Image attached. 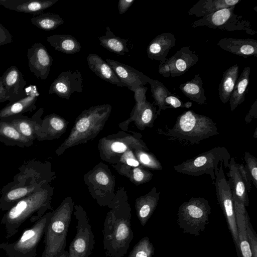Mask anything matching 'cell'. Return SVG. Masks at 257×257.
Segmentation results:
<instances>
[{
	"label": "cell",
	"mask_w": 257,
	"mask_h": 257,
	"mask_svg": "<svg viewBox=\"0 0 257 257\" xmlns=\"http://www.w3.org/2000/svg\"><path fill=\"white\" fill-rule=\"evenodd\" d=\"M31 22L37 28L45 31L54 30L64 23L59 15L51 13H42L32 18Z\"/></svg>",
	"instance_id": "8d00e7d4"
},
{
	"label": "cell",
	"mask_w": 257,
	"mask_h": 257,
	"mask_svg": "<svg viewBox=\"0 0 257 257\" xmlns=\"http://www.w3.org/2000/svg\"><path fill=\"white\" fill-rule=\"evenodd\" d=\"M0 142L7 146L20 148L30 147L33 144V141L24 137L14 125L3 119H0Z\"/></svg>",
	"instance_id": "f546056e"
},
{
	"label": "cell",
	"mask_w": 257,
	"mask_h": 257,
	"mask_svg": "<svg viewBox=\"0 0 257 257\" xmlns=\"http://www.w3.org/2000/svg\"><path fill=\"white\" fill-rule=\"evenodd\" d=\"M239 67L236 64L227 68L223 73L218 87V94L221 101L226 103L230 99L237 79Z\"/></svg>",
	"instance_id": "1f68e13d"
},
{
	"label": "cell",
	"mask_w": 257,
	"mask_h": 257,
	"mask_svg": "<svg viewBox=\"0 0 257 257\" xmlns=\"http://www.w3.org/2000/svg\"><path fill=\"white\" fill-rule=\"evenodd\" d=\"M19 170L13 181L1 191L0 207L3 209H10L22 198L46 188L55 178L50 163L34 159L24 162Z\"/></svg>",
	"instance_id": "6da1fadb"
},
{
	"label": "cell",
	"mask_w": 257,
	"mask_h": 257,
	"mask_svg": "<svg viewBox=\"0 0 257 257\" xmlns=\"http://www.w3.org/2000/svg\"><path fill=\"white\" fill-rule=\"evenodd\" d=\"M210 214L211 207L207 199L203 197H191L179 206L177 221L183 233L197 236L205 230Z\"/></svg>",
	"instance_id": "52a82bcc"
},
{
	"label": "cell",
	"mask_w": 257,
	"mask_h": 257,
	"mask_svg": "<svg viewBox=\"0 0 257 257\" xmlns=\"http://www.w3.org/2000/svg\"><path fill=\"white\" fill-rule=\"evenodd\" d=\"M250 73V68L245 67L238 76L229 100L231 111H233L245 100V95L247 91L249 84Z\"/></svg>",
	"instance_id": "e575fe53"
},
{
	"label": "cell",
	"mask_w": 257,
	"mask_h": 257,
	"mask_svg": "<svg viewBox=\"0 0 257 257\" xmlns=\"http://www.w3.org/2000/svg\"><path fill=\"white\" fill-rule=\"evenodd\" d=\"M184 104H185V106L186 108H189L192 105V103L190 101H187L186 103H185Z\"/></svg>",
	"instance_id": "f5cc1de1"
},
{
	"label": "cell",
	"mask_w": 257,
	"mask_h": 257,
	"mask_svg": "<svg viewBox=\"0 0 257 257\" xmlns=\"http://www.w3.org/2000/svg\"><path fill=\"white\" fill-rule=\"evenodd\" d=\"M216 44L223 50L243 58L257 57V40L253 39L224 38Z\"/></svg>",
	"instance_id": "7402d4cb"
},
{
	"label": "cell",
	"mask_w": 257,
	"mask_h": 257,
	"mask_svg": "<svg viewBox=\"0 0 257 257\" xmlns=\"http://www.w3.org/2000/svg\"><path fill=\"white\" fill-rule=\"evenodd\" d=\"M135 151L138 160L143 167L156 171L162 170L161 163L154 154L143 150Z\"/></svg>",
	"instance_id": "ab89813d"
},
{
	"label": "cell",
	"mask_w": 257,
	"mask_h": 257,
	"mask_svg": "<svg viewBox=\"0 0 257 257\" xmlns=\"http://www.w3.org/2000/svg\"><path fill=\"white\" fill-rule=\"evenodd\" d=\"M29 68L36 77L45 80L50 72L53 58L41 43L33 44L27 50Z\"/></svg>",
	"instance_id": "9a60e30c"
},
{
	"label": "cell",
	"mask_w": 257,
	"mask_h": 257,
	"mask_svg": "<svg viewBox=\"0 0 257 257\" xmlns=\"http://www.w3.org/2000/svg\"><path fill=\"white\" fill-rule=\"evenodd\" d=\"M25 95L20 99L9 102L0 110V119L17 114L32 112L37 108L36 103L39 96L37 86L30 85L25 88Z\"/></svg>",
	"instance_id": "e0dca14e"
},
{
	"label": "cell",
	"mask_w": 257,
	"mask_h": 257,
	"mask_svg": "<svg viewBox=\"0 0 257 257\" xmlns=\"http://www.w3.org/2000/svg\"><path fill=\"white\" fill-rule=\"evenodd\" d=\"M105 61L113 69L124 86L131 91H134L138 87L144 86L148 83L150 77L135 68L110 59H106Z\"/></svg>",
	"instance_id": "2e32d148"
},
{
	"label": "cell",
	"mask_w": 257,
	"mask_h": 257,
	"mask_svg": "<svg viewBox=\"0 0 257 257\" xmlns=\"http://www.w3.org/2000/svg\"><path fill=\"white\" fill-rule=\"evenodd\" d=\"M236 164L234 158L230 159L228 166L229 171L227 173L229 178L227 182L232 192L233 201L247 207L249 205L247 191Z\"/></svg>",
	"instance_id": "603a6c76"
},
{
	"label": "cell",
	"mask_w": 257,
	"mask_h": 257,
	"mask_svg": "<svg viewBox=\"0 0 257 257\" xmlns=\"http://www.w3.org/2000/svg\"><path fill=\"white\" fill-rule=\"evenodd\" d=\"M148 83L150 84L152 97L156 105L159 107L157 114L159 115L162 110L170 108L165 103V99L171 92L164 85L157 80L149 78Z\"/></svg>",
	"instance_id": "74e56055"
},
{
	"label": "cell",
	"mask_w": 257,
	"mask_h": 257,
	"mask_svg": "<svg viewBox=\"0 0 257 257\" xmlns=\"http://www.w3.org/2000/svg\"><path fill=\"white\" fill-rule=\"evenodd\" d=\"M111 108L110 104H104L83 110L77 117L68 137L56 150V154L60 155L68 148L95 137L102 130Z\"/></svg>",
	"instance_id": "277c9868"
},
{
	"label": "cell",
	"mask_w": 257,
	"mask_h": 257,
	"mask_svg": "<svg viewBox=\"0 0 257 257\" xmlns=\"http://www.w3.org/2000/svg\"><path fill=\"white\" fill-rule=\"evenodd\" d=\"M198 60L196 52L191 50L189 46L182 47L166 60L170 68V76L173 78L183 75Z\"/></svg>",
	"instance_id": "ffe728a7"
},
{
	"label": "cell",
	"mask_w": 257,
	"mask_h": 257,
	"mask_svg": "<svg viewBox=\"0 0 257 257\" xmlns=\"http://www.w3.org/2000/svg\"><path fill=\"white\" fill-rule=\"evenodd\" d=\"M58 0H0V5L18 12L39 15Z\"/></svg>",
	"instance_id": "d4e9b609"
},
{
	"label": "cell",
	"mask_w": 257,
	"mask_h": 257,
	"mask_svg": "<svg viewBox=\"0 0 257 257\" xmlns=\"http://www.w3.org/2000/svg\"><path fill=\"white\" fill-rule=\"evenodd\" d=\"M47 41L55 50L67 54L78 53L81 49L80 43L70 35H53L48 37Z\"/></svg>",
	"instance_id": "836d02e7"
},
{
	"label": "cell",
	"mask_w": 257,
	"mask_h": 257,
	"mask_svg": "<svg viewBox=\"0 0 257 257\" xmlns=\"http://www.w3.org/2000/svg\"><path fill=\"white\" fill-rule=\"evenodd\" d=\"M147 87L141 86L138 87L134 92L135 93L134 98L136 103L143 102L146 100V93Z\"/></svg>",
	"instance_id": "c3c4849f"
},
{
	"label": "cell",
	"mask_w": 257,
	"mask_h": 257,
	"mask_svg": "<svg viewBox=\"0 0 257 257\" xmlns=\"http://www.w3.org/2000/svg\"><path fill=\"white\" fill-rule=\"evenodd\" d=\"M236 165L246 186V190L247 192H249L250 190L251 184L250 174L246 166H244L243 164L237 163Z\"/></svg>",
	"instance_id": "bcb514c9"
},
{
	"label": "cell",
	"mask_w": 257,
	"mask_h": 257,
	"mask_svg": "<svg viewBox=\"0 0 257 257\" xmlns=\"http://www.w3.org/2000/svg\"><path fill=\"white\" fill-rule=\"evenodd\" d=\"M157 112L154 103H151L147 101L136 103L131 117L126 122L134 120L137 127L141 130L146 127H152L158 116Z\"/></svg>",
	"instance_id": "484cf974"
},
{
	"label": "cell",
	"mask_w": 257,
	"mask_h": 257,
	"mask_svg": "<svg viewBox=\"0 0 257 257\" xmlns=\"http://www.w3.org/2000/svg\"><path fill=\"white\" fill-rule=\"evenodd\" d=\"M12 42V35L8 30L0 23V46Z\"/></svg>",
	"instance_id": "7dc6e473"
},
{
	"label": "cell",
	"mask_w": 257,
	"mask_h": 257,
	"mask_svg": "<svg viewBox=\"0 0 257 257\" xmlns=\"http://www.w3.org/2000/svg\"><path fill=\"white\" fill-rule=\"evenodd\" d=\"M165 104L171 108L185 107V104L180 98L171 92L165 99Z\"/></svg>",
	"instance_id": "f6af8a7d"
},
{
	"label": "cell",
	"mask_w": 257,
	"mask_h": 257,
	"mask_svg": "<svg viewBox=\"0 0 257 257\" xmlns=\"http://www.w3.org/2000/svg\"><path fill=\"white\" fill-rule=\"evenodd\" d=\"M253 137L255 139H257V128H255Z\"/></svg>",
	"instance_id": "db71d44e"
},
{
	"label": "cell",
	"mask_w": 257,
	"mask_h": 257,
	"mask_svg": "<svg viewBox=\"0 0 257 257\" xmlns=\"http://www.w3.org/2000/svg\"><path fill=\"white\" fill-rule=\"evenodd\" d=\"M181 92L190 100L199 104L205 105L207 99L205 90L203 87V81L199 74H196L189 81L179 85Z\"/></svg>",
	"instance_id": "d6a6232c"
},
{
	"label": "cell",
	"mask_w": 257,
	"mask_h": 257,
	"mask_svg": "<svg viewBox=\"0 0 257 257\" xmlns=\"http://www.w3.org/2000/svg\"><path fill=\"white\" fill-rule=\"evenodd\" d=\"M120 161L125 163L128 166L131 167H139L140 163L135 157V155L131 149L125 152L120 159Z\"/></svg>",
	"instance_id": "ee69618b"
},
{
	"label": "cell",
	"mask_w": 257,
	"mask_h": 257,
	"mask_svg": "<svg viewBox=\"0 0 257 257\" xmlns=\"http://www.w3.org/2000/svg\"><path fill=\"white\" fill-rule=\"evenodd\" d=\"M53 188L50 185L27 196L16 203L8 211L5 220L11 224H19L35 213L40 217L51 206Z\"/></svg>",
	"instance_id": "ba28073f"
},
{
	"label": "cell",
	"mask_w": 257,
	"mask_h": 257,
	"mask_svg": "<svg viewBox=\"0 0 257 257\" xmlns=\"http://www.w3.org/2000/svg\"><path fill=\"white\" fill-rule=\"evenodd\" d=\"M176 39L171 33H163L157 36L149 44L147 54L149 59L164 63L168 59L167 55L175 45Z\"/></svg>",
	"instance_id": "44dd1931"
},
{
	"label": "cell",
	"mask_w": 257,
	"mask_h": 257,
	"mask_svg": "<svg viewBox=\"0 0 257 257\" xmlns=\"http://www.w3.org/2000/svg\"><path fill=\"white\" fill-rule=\"evenodd\" d=\"M244 159L246 163V167L247 169L251 181L255 188H257V159L251 155L249 152L244 153Z\"/></svg>",
	"instance_id": "7bdbcfd3"
},
{
	"label": "cell",
	"mask_w": 257,
	"mask_h": 257,
	"mask_svg": "<svg viewBox=\"0 0 257 257\" xmlns=\"http://www.w3.org/2000/svg\"><path fill=\"white\" fill-rule=\"evenodd\" d=\"M245 227L252 257H257V235L251 225L247 213L245 215Z\"/></svg>",
	"instance_id": "60d3db41"
},
{
	"label": "cell",
	"mask_w": 257,
	"mask_h": 257,
	"mask_svg": "<svg viewBox=\"0 0 257 257\" xmlns=\"http://www.w3.org/2000/svg\"><path fill=\"white\" fill-rule=\"evenodd\" d=\"M67 123L63 117L55 113L46 115L42 119L36 140L42 141L59 138L65 132Z\"/></svg>",
	"instance_id": "cb8c5ba5"
},
{
	"label": "cell",
	"mask_w": 257,
	"mask_h": 257,
	"mask_svg": "<svg viewBox=\"0 0 257 257\" xmlns=\"http://www.w3.org/2000/svg\"><path fill=\"white\" fill-rule=\"evenodd\" d=\"M215 176L214 184L217 199L226 219L228 228L235 246L237 254L238 257H240L238 230L232 195L229 185L224 175L222 162L220 163L218 171L216 173Z\"/></svg>",
	"instance_id": "8fae6325"
},
{
	"label": "cell",
	"mask_w": 257,
	"mask_h": 257,
	"mask_svg": "<svg viewBox=\"0 0 257 257\" xmlns=\"http://www.w3.org/2000/svg\"><path fill=\"white\" fill-rule=\"evenodd\" d=\"M43 112V108H40L31 117L23 114H17L1 119L12 123L24 137L34 142L37 139V133L42 121L41 116Z\"/></svg>",
	"instance_id": "ac0fdd59"
},
{
	"label": "cell",
	"mask_w": 257,
	"mask_h": 257,
	"mask_svg": "<svg viewBox=\"0 0 257 257\" xmlns=\"http://www.w3.org/2000/svg\"><path fill=\"white\" fill-rule=\"evenodd\" d=\"M83 89V79L79 70L62 71L51 84L48 93L68 100L72 93H82Z\"/></svg>",
	"instance_id": "4fadbf2b"
},
{
	"label": "cell",
	"mask_w": 257,
	"mask_h": 257,
	"mask_svg": "<svg viewBox=\"0 0 257 257\" xmlns=\"http://www.w3.org/2000/svg\"><path fill=\"white\" fill-rule=\"evenodd\" d=\"M134 2L135 0H119L118 3L119 14L121 15L125 13Z\"/></svg>",
	"instance_id": "681fc988"
},
{
	"label": "cell",
	"mask_w": 257,
	"mask_h": 257,
	"mask_svg": "<svg viewBox=\"0 0 257 257\" xmlns=\"http://www.w3.org/2000/svg\"><path fill=\"white\" fill-rule=\"evenodd\" d=\"M154 252L153 244L145 236L136 244L127 257H153Z\"/></svg>",
	"instance_id": "f35d334b"
},
{
	"label": "cell",
	"mask_w": 257,
	"mask_h": 257,
	"mask_svg": "<svg viewBox=\"0 0 257 257\" xmlns=\"http://www.w3.org/2000/svg\"><path fill=\"white\" fill-rule=\"evenodd\" d=\"M74 208L77 219L76 233L69 245L68 257H90L95 245L91 225L81 206L74 205Z\"/></svg>",
	"instance_id": "30bf717a"
},
{
	"label": "cell",
	"mask_w": 257,
	"mask_h": 257,
	"mask_svg": "<svg viewBox=\"0 0 257 257\" xmlns=\"http://www.w3.org/2000/svg\"><path fill=\"white\" fill-rule=\"evenodd\" d=\"M240 0H199L188 11L189 16L203 17L219 10L236 6Z\"/></svg>",
	"instance_id": "4dcf8cb0"
},
{
	"label": "cell",
	"mask_w": 257,
	"mask_h": 257,
	"mask_svg": "<svg viewBox=\"0 0 257 257\" xmlns=\"http://www.w3.org/2000/svg\"><path fill=\"white\" fill-rule=\"evenodd\" d=\"M74 203L65 198L53 212L45 230V247L42 257H68L65 250L67 235Z\"/></svg>",
	"instance_id": "3957f363"
},
{
	"label": "cell",
	"mask_w": 257,
	"mask_h": 257,
	"mask_svg": "<svg viewBox=\"0 0 257 257\" xmlns=\"http://www.w3.org/2000/svg\"><path fill=\"white\" fill-rule=\"evenodd\" d=\"M158 72L165 77H169L171 76L170 68L167 61L163 63L160 64Z\"/></svg>",
	"instance_id": "816d5d0a"
},
{
	"label": "cell",
	"mask_w": 257,
	"mask_h": 257,
	"mask_svg": "<svg viewBox=\"0 0 257 257\" xmlns=\"http://www.w3.org/2000/svg\"><path fill=\"white\" fill-rule=\"evenodd\" d=\"M257 118V100L254 102V103L251 105L250 109H249L248 113L245 117V121L246 123H248L251 122V121L253 118Z\"/></svg>",
	"instance_id": "f907efd6"
},
{
	"label": "cell",
	"mask_w": 257,
	"mask_h": 257,
	"mask_svg": "<svg viewBox=\"0 0 257 257\" xmlns=\"http://www.w3.org/2000/svg\"><path fill=\"white\" fill-rule=\"evenodd\" d=\"M219 134L216 123L212 119L192 110L180 114L173 127L163 133L173 139L188 142L191 144H199L201 141Z\"/></svg>",
	"instance_id": "5b68a950"
},
{
	"label": "cell",
	"mask_w": 257,
	"mask_h": 257,
	"mask_svg": "<svg viewBox=\"0 0 257 257\" xmlns=\"http://www.w3.org/2000/svg\"><path fill=\"white\" fill-rule=\"evenodd\" d=\"M236 6L219 10L193 22L191 26L195 28L201 26L211 29L227 30L229 32L244 31L253 35L256 31L252 29L250 23L242 16L234 12Z\"/></svg>",
	"instance_id": "9c48e42d"
},
{
	"label": "cell",
	"mask_w": 257,
	"mask_h": 257,
	"mask_svg": "<svg viewBox=\"0 0 257 257\" xmlns=\"http://www.w3.org/2000/svg\"><path fill=\"white\" fill-rule=\"evenodd\" d=\"M238 235L240 257H252L247 238L245 227V215L247 213L245 206L233 201Z\"/></svg>",
	"instance_id": "83f0119b"
},
{
	"label": "cell",
	"mask_w": 257,
	"mask_h": 257,
	"mask_svg": "<svg viewBox=\"0 0 257 257\" xmlns=\"http://www.w3.org/2000/svg\"><path fill=\"white\" fill-rule=\"evenodd\" d=\"M103 223V246L108 257H123L134 238L131 208L126 198L114 196Z\"/></svg>",
	"instance_id": "7a4b0ae2"
},
{
	"label": "cell",
	"mask_w": 257,
	"mask_h": 257,
	"mask_svg": "<svg viewBox=\"0 0 257 257\" xmlns=\"http://www.w3.org/2000/svg\"><path fill=\"white\" fill-rule=\"evenodd\" d=\"M51 214L52 212L47 213L32 227L24 232L15 245V250L26 252L35 247L45 231Z\"/></svg>",
	"instance_id": "d6986e66"
},
{
	"label": "cell",
	"mask_w": 257,
	"mask_h": 257,
	"mask_svg": "<svg viewBox=\"0 0 257 257\" xmlns=\"http://www.w3.org/2000/svg\"><path fill=\"white\" fill-rule=\"evenodd\" d=\"M100 45L109 51L117 55H123L128 52L127 47V40L116 36L107 26L105 35L98 38Z\"/></svg>",
	"instance_id": "d590c367"
},
{
	"label": "cell",
	"mask_w": 257,
	"mask_h": 257,
	"mask_svg": "<svg viewBox=\"0 0 257 257\" xmlns=\"http://www.w3.org/2000/svg\"><path fill=\"white\" fill-rule=\"evenodd\" d=\"M26 85L23 73L16 66L8 68L0 76V103L15 101L24 97Z\"/></svg>",
	"instance_id": "7c38bea8"
},
{
	"label": "cell",
	"mask_w": 257,
	"mask_h": 257,
	"mask_svg": "<svg viewBox=\"0 0 257 257\" xmlns=\"http://www.w3.org/2000/svg\"><path fill=\"white\" fill-rule=\"evenodd\" d=\"M230 155L224 147H215L192 159L174 166V170L180 173L193 176L208 174L213 183L215 180V174L218 171V164H224L227 168Z\"/></svg>",
	"instance_id": "8992f818"
},
{
	"label": "cell",
	"mask_w": 257,
	"mask_h": 257,
	"mask_svg": "<svg viewBox=\"0 0 257 257\" xmlns=\"http://www.w3.org/2000/svg\"><path fill=\"white\" fill-rule=\"evenodd\" d=\"M141 134L134 133L133 136L129 134L122 135L116 134L104 138L100 141L99 145V150L101 152V156L107 155L108 156L106 157L107 159L110 155L112 156L124 153L131 149V146H132L131 145V143L147 148L145 143L141 139ZM132 146L136 150H138L135 146Z\"/></svg>",
	"instance_id": "5bb4252c"
},
{
	"label": "cell",
	"mask_w": 257,
	"mask_h": 257,
	"mask_svg": "<svg viewBox=\"0 0 257 257\" xmlns=\"http://www.w3.org/2000/svg\"><path fill=\"white\" fill-rule=\"evenodd\" d=\"M89 69L101 79L118 87H124L113 69L100 56L89 54L87 57Z\"/></svg>",
	"instance_id": "f1b7e54d"
},
{
	"label": "cell",
	"mask_w": 257,
	"mask_h": 257,
	"mask_svg": "<svg viewBox=\"0 0 257 257\" xmlns=\"http://www.w3.org/2000/svg\"><path fill=\"white\" fill-rule=\"evenodd\" d=\"M132 179L134 183L137 185L143 184L150 181L153 174L143 167H133Z\"/></svg>",
	"instance_id": "b9f144b4"
},
{
	"label": "cell",
	"mask_w": 257,
	"mask_h": 257,
	"mask_svg": "<svg viewBox=\"0 0 257 257\" xmlns=\"http://www.w3.org/2000/svg\"><path fill=\"white\" fill-rule=\"evenodd\" d=\"M160 192L156 187L144 196L138 198L135 202L137 217L144 226L155 210L159 199Z\"/></svg>",
	"instance_id": "4316f807"
}]
</instances>
